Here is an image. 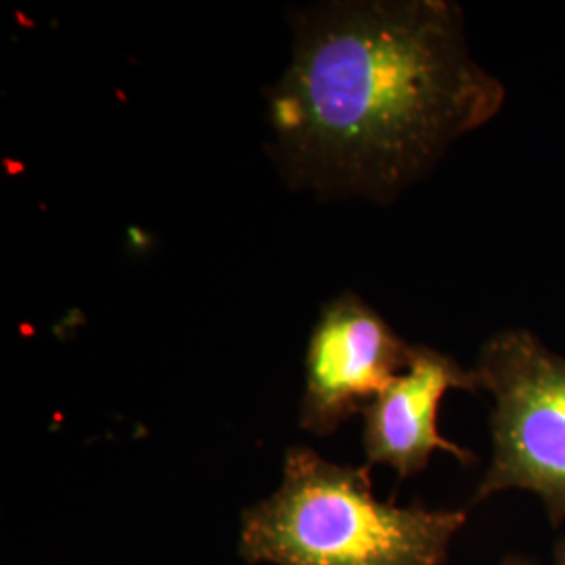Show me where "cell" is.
<instances>
[{
	"label": "cell",
	"mask_w": 565,
	"mask_h": 565,
	"mask_svg": "<svg viewBox=\"0 0 565 565\" xmlns=\"http://www.w3.org/2000/svg\"><path fill=\"white\" fill-rule=\"evenodd\" d=\"M505 99L503 82L469 53L459 4L329 2L296 15L268 118L291 184L390 202Z\"/></svg>",
	"instance_id": "1"
},
{
	"label": "cell",
	"mask_w": 565,
	"mask_h": 565,
	"mask_svg": "<svg viewBox=\"0 0 565 565\" xmlns=\"http://www.w3.org/2000/svg\"><path fill=\"white\" fill-rule=\"evenodd\" d=\"M463 509L380 501L369 465L291 446L279 488L247 507L239 555L252 565H446Z\"/></svg>",
	"instance_id": "2"
},
{
	"label": "cell",
	"mask_w": 565,
	"mask_h": 565,
	"mask_svg": "<svg viewBox=\"0 0 565 565\" xmlns=\"http://www.w3.org/2000/svg\"><path fill=\"white\" fill-rule=\"evenodd\" d=\"M471 373L494 401L492 457L471 503L522 490L564 524L565 356L527 329H503L486 340Z\"/></svg>",
	"instance_id": "3"
},
{
	"label": "cell",
	"mask_w": 565,
	"mask_h": 565,
	"mask_svg": "<svg viewBox=\"0 0 565 565\" xmlns=\"http://www.w3.org/2000/svg\"><path fill=\"white\" fill-rule=\"evenodd\" d=\"M413 345L354 294L327 303L306 352L300 427L329 436L363 413L411 361Z\"/></svg>",
	"instance_id": "4"
},
{
	"label": "cell",
	"mask_w": 565,
	"mask_h": 565,
	"mask_svg": "<svg viewBox=\"0 0 565 565\" xmlns=\"http://www.w3.org/2000/svg\"><path fill=\"white\" fill-rule=\"evenodd\" d=\"M448 390L476 392L471 369L440 350L413 345L408 366L363 411L366 465H385L406 480L422 473L438 450L471 463L469 450L438 431V408Z\"/></svg>",
	"instance_id": "5"
},
{
	"label": "cell",
	"mask_w": 565,
	"mask_h": 565,
	"mask_svg": "<svg viewBox=\"0 0 565 565\" xmlns=\"http://www.w3.org/2000/svg\"><path fill=\"white\" fill-rule=\"evenodd\" d=\"M553 565H565V536L557 543V546H555V559H553Z\"/></svg>",
	"instance_id": "6"
},
{
	"label": "cell",
	"mask_w": 565,
	"mask_h": 565,
	"mask_svg": "<svg viewBox=\"0 0 565 565\" xmlns=\"http://www.w3.org/2000/svg\"><path fill=\"white\" fill-rule=\"evenodd\" d=\"M499 565H536L534 562H530V559H525V557H520V555H509L505 557L503 562Z\"/></svg>",
	"instance_id": "7"
}]
</instances>
